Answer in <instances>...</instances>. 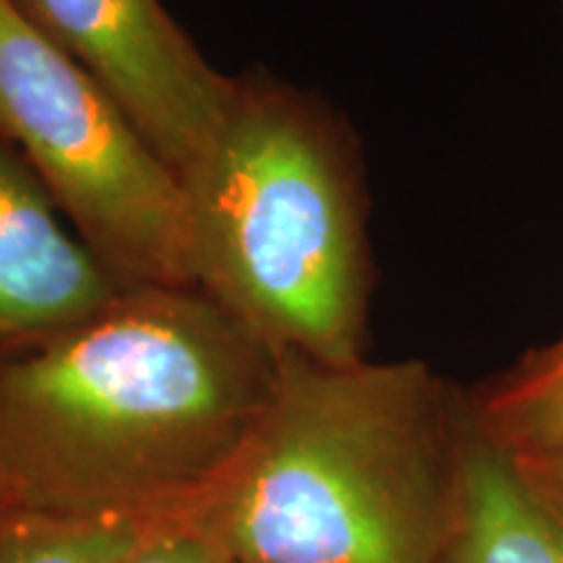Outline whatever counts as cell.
I'll use <instances>...</instances> for the list:
<instances>
[{"instance_id": "cell-8", "label": "cell", "mask_w": 563, "mask_h": 563, "mask_svg": "<svg viewBox=\"0 0 563 563\" xmlns=\"http://www.w3.org/2000/svg\"><path fill=\"white\" fill-rule=\"evenodd\" d=\"M464 407L475 431L511 460L563 452V336Z\"/></svg>"}, {"instance_id": "cell-2", "label": "cell", "mask_w": 563, "mask_h": 563, "mask_svg": "<svg viewBox=\"0 0 563 563\" xmlns=\"http://www.w3.org/2000/svg\"><path fill=\"white\" fill-rule=\"evenodd\" d=\"M462 428L464 402L428 365L282 352L269 410L196 519L232 563H435Z\"/></svg>"}, {"instance_id": "cell-3", "label": "cell", "mask_w": 563, "mask_h": 563, "mask_svg": "<svg viewBox=\"0 0 563 563\" xmlns=\"http://www.w3.org/2000/svg\"><path fill=\"white\" fill-rule=\"evenodd\" d=\"M196 282L277 352L363 361L371 300L355 144L319 97L235 76L214 144L186 180Z\"/></svg>"}, {"instance_id": "cell-4", "label": "cell", "mask_w": 563, "mask_h": 563, "mask_svg": "<svg viewBox=\"0 0 563 563\" xmlns=\"http://www.w3.org/2000/svg\"><path fill=\"white\" fill-rule=\"evenodd\" d=\"M0 144L123 287L196 282L188 191L121 102L0 0Z\"/></svg>"}, {"instance_id": "cell-10", "label": "cell", "mask_w": 563, "mask_h": 563, "mask_svg": "<svg viewBox=\"0 0 563 563\" xmlns=\"http://www.w3.org/2000/svg\"><path fill=\"white\" fill-rule=\"evenodd\" d=\"M125 563H232L196 514L162 522Z\"/></svg>"}, {"instance_id": "cell-7", "label": "cell", "mask_w": 563, "mask_h": 563, "mask_svg": "<svg viewBox=\"0 0 563 563\" xmlns=\"http://www.w3.org/2000/svg\"><path fill=\"white\" fill-rule=\"evenodd\" d=\"M435 563H563V519L475 431L467 407L456 519Z\"/></svg>"}, {"instance_id": "cell-11", "label": "cell", "mask_w": 563, "mask_h": 563, "mask_svg": "<svg viewBox=\"0 0 563 563\" xmlns=\"http://www.w3.org/2000/svg\"><path fill=\"white\" fill-rule=\"evenodd\" d=\"M511 464L525 477V483L543 498L545 506H551L563 519V452L517 456Z\"/></svg>"}, {"instance_id": "cell-1", "label": "cell", "mask_w": 563, "mask_h": 563, "mask_svg": "<svg viewBox=\"0 0 563 563\" xmlns=\"http://www.w3.org/2000/svg\"><path fill=\"white\" fill-rule=\"evenodd\" d=\"M282 352L199 285L123 287L0 350V490L11 511L196 514L269 410Z\"/></svg>"}, {"instance_id": "cell-6", "label": "cell", "mask_w": 563, "mask_h": 563, "mask_svg": "<svg viewBox=\"0 0 563 563\" xmlns=\"http://www.w3.org/2000/svg\"><path fill=\"white\" fill-rule=\"evenodd\" d=\"M121 290L37 175L0 144V350L60 332Z\"/></svg>"}, {"instance_id": "cell-9", "label": "cell", "mask_w": 563, "mask_h": 563, "mask_svg": "<svg viewBox=\"0 0 563 563\" xmlns=\"http://www.w3.org/2000/svg\"><path fill=\"white\" fill-rule=\"evenodd\" d=\"M167 519L11 511L0 519V563H125Z\"/></svg>"}, {"instance_id": "cell-5", "label": "cell", "mask_w": 563, "mask_h": 563, "mask_svg": "<svg viewBox=\"0 0 563 563\" xmlns=\"http://www.w3.org/2000/svg\"><path fill=\"white\" fill-rule=\"evenodd\" d=\"M11 3L121 102L186 186L220 133L235 76L211 66L159 0Z\"/></svg>"}]
</instances>
